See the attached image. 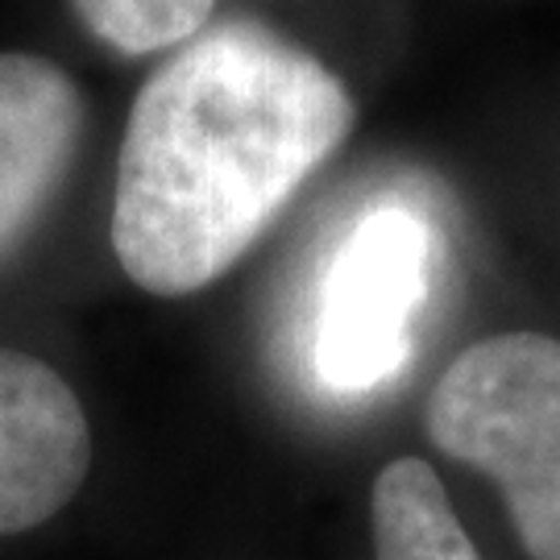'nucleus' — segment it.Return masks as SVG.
<instances>
[{
    "instance_id": "obj_1",
    "label": "nucleus",
    "mask_w": 560,
    "mask_h": 560,
    "mask_svg": "<svg viewBox=\"0 0 560 560\" xmlns=\"http://www.w3.org/2000/svg\"><path fill=\"white\" fill-rule=\"evenodd\" d=\"M358 120L345 83L249 18L203 25L145 80L120 138L113 254L179 300L229 275Z\"/></svg>"
},
{
    "instance_id": "obj_2",
    "label": "nucleus",
    "mask_w": 560,
    "mask_h": 560,
    "mask_svg": "<svg viewBox=\"0 0 560 560\" xmlns=\"http://www.w3.org/2000/svg\"><path fill=\"white\" fill-rule=\"evenodd\" d=\"M428 441L502 490L532 560H560V337L499 332L444 370L428 407Z\"/></svg>"
},
{
    "instance_id": "obj_3",
    "label": "nucleus",
    "mask_w": 560,
    "mask_h": 560,
    "mask_svg": "<svg viewBox=\"0 0 560 560\" xmlns=\"http://www.w3.org/2000/svg\"><path fill=\"white\" fill-rule=\"evenodd\" d=\"M428 266L432 233L407 208H378L349 233L328 270L316 328V370L332 390L361 395L399 374Z\"/></svg>"
},
{
    "instance_id": "obj_4",
    "label": "nucleus",
    "mask_w": 560,
    "mask_h": 560,
    "mask_svg": "<svg viewBox=\"0 0 560 560\" xmlns=\"http://www.w3.org/2000/svg\"><path fill=\"white\" fill-rule=\"evenodd\" d=\"M92 469L83 402L46 361L0 349V540L34 532Z\"/></svg>"
},
{
    "instance_id": "obj_5",
    "label": "nucleus",
    "mask_w": 560,
    "mask_h": 560,
    "mask_svg": "<svg viewBox=\"0 0 560 560\" xmlns=\"http://www.w3.org/2000/svg\"><path fill=\"white\" fill-rule=\"evenodd\" d=\"M83 125V96L62 67L0 50V261L38 229L62 191Z\"/></svg>"
},
{
    "instance_id": "obj_6",
    "label": "nucleus",
    "mask_w": 560,
    "mask_h": 560,
    "mask_svg": "<svg viewBox=\"0 0 560 560\" xmlns=\"http://www.w3.org/2000/svg\"><path fill=\"white\" fill-rule=\"evenodd\" d=\"M370 536L374 560H481L444 494V481L420 457L382 465L370 490Z\"/></svg>"
},
{
    "instance_id": "obj_7",
    "label": "nucleus",
    "mask_w": 560,
    "mask_h": 560,
    "mask_svg": "<svg viewBox=\"0 0 560 560\" xmlns=\"http://www.w3.org/2000/svg\"><path fill=\"white\" fill-rule=\"evenodd\" d=\"M71 9L92 38L120 55H159L196 38L217 0H71Z\"/></svg>"
}]
</instances>
